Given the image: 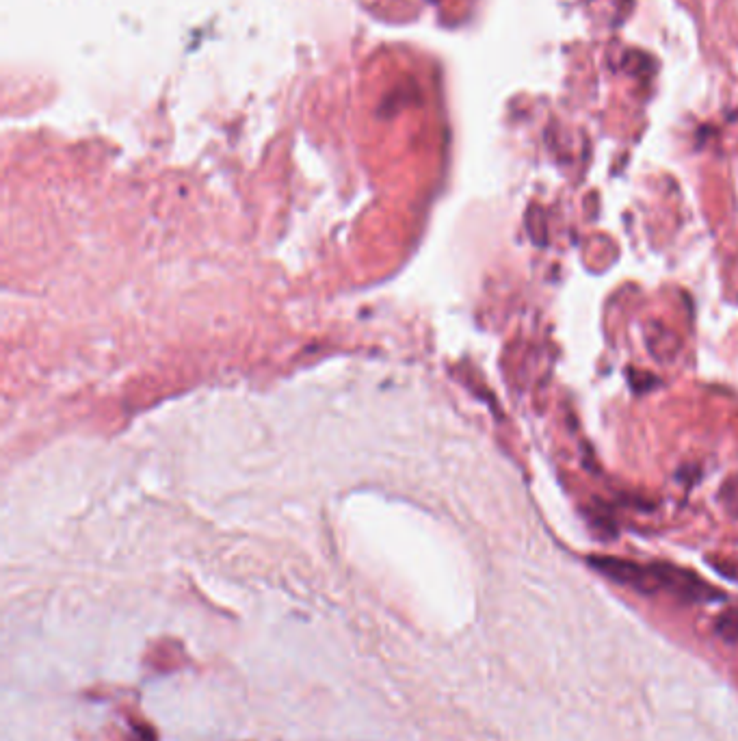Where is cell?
Wrapping results in <instances>:
<instances>
[{
	"label": "cell",
	"mask_w": 738,
	"mask_h": 741,
	"mask_svg": "<svg viewBox=\"0 0 738 741\" xmlns=\"http://www.w3.org/2000/svg\"><path fill=\"white\" fill-rule=\"evenodd\" d=\"M656 579V588L658 590H667L674 596L682 598V601L689 603H706V601H715L721 594L717 590L710 588L706 581H702L693 572L671 566V564H652L650 566Z\"/></svg>",
	"instance_id": "obj_1"
},
{
	"label": "cell",
	"mask_w": 738,
	"mask_h": 741,
	"mask_svg": "<svg viewBox=\"0 0 738 741\" xmlns=\"http://www.w3.org/2000/svg\"><path fill=\"white\" fill-rule=\"evenodd\" d=\"M591 566L600 570L602 575L609 579L635 588L639 592H656V579L650 566H639L635 562H626V559H615V557H591Z\"/></svg>",
	"instance_id": "obj_2"
},
{
	"label": "cell",
	"mask_w": 738,
	"mask_h": 741,
	"mask_svg": "<svg viewBox=\"0 0 738 741\" xmlns=\"http://www.w3.org/2000/svg\"><path fill=\"white\" fill-rule=\"evenodd\" d=\"M189 661L191 659L187 655V648L176 640H158L143 653V666L156 674L178 672L187 668Z\"/></svg>",
	"instance_id": "obj_3"
},
{
	"label": "cell",
	"mask_w": 738,
	"mask_h": 741,
	"mask_svg": "<svg viewBox=\"0 0 738 741\" xmlns=\"http://www.w3.org/2000/svg\"><path fill=\"white\" fill-rule=\"evenodd\" d=\"M124 720H126L128 731L113 735V741H158L156 728L146 718H143L141 713L126 709Z\"/></svg>",
	"instance_id": "obj_4"
},
{
	"label": "cell",
	"mask_w": 738,
	"mask_h": 741,
	"mask_svg": "<svg viewBox=\"0 0 738 741\" xmlns=\"http://www.w3.org/2000/svg\"><path fill=\"white\" fill-rule=\"evenodd\" d=\"M715 633L723 642H738V609H728L717 616Z\"/></svg>",
	"instance_id": "obj_5"
}]
</instances>
